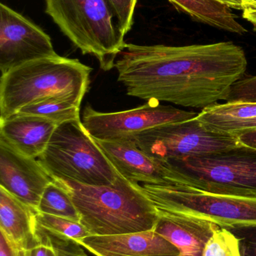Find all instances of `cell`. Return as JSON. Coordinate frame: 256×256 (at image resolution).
Returning <instances> with one entry per match:
<instances>
[{"label": "cell", "mask_w": 256, "mask_h": 256, "mask_svg": "<svg viewBox=\"0 0 256 256\" xmlns=\"http://www.w3.org/2000/svg\"><path fill=\"white\" fill-rule=\"evenodd\" d=\"M202 256H242L240 240L231 230L219 227L206 244Z\"/></svg>", "instance_id": "cell-22"}, {"label": "cell", "mask_w": 256, "mask_h": 256, "mask_svg": "<svg viewBox=\"0 0 256 256\" xmlns=\"http://www.w3.org/2000/svg\"><path fill=\"white\" fill-rule=\"evenodd\" d=\"M132 140L150 156L165 161L243 146L237 137L208 130L196 118L147 130Z\"/></svg>", "instance_id": "cell-8"}, {"label": "cell", "mask_w": 256, "mask_h": 256, "mask_svg": "<svg viewBox=\"0 0 256 256\" xmlns=\"http://www.w3.org/2000/svg\"><path fill=\"white\" fill-rule=\"evenodd\" d=\"M37 159L53 179L81 184L109 186L120 174L81 118L57 126Z\"/></svg>", "instance_id": "cell-5"}, {"label": "cell", "mask_w": 256, "mask_h": 256, "mask_svg": "<svg viewBox=\"0 0 256 256\" xmlns=\"http://www.w3.org/2000/svg\"><path fill=\"white\" fill-rule=\"evenodd\" d=\"M39 213L60 216L72 220H81V216L74 204L70 194L56 180H53L45 188L39 207Z\"/></svg>", "instance_id": "cell-21"}, {"label": "cell", "mask_w": 256, "mask_h": 256, "mask_svg": "<svg viewBox=\"0 0 256 256\" xmlns=\"http://www.w3.org/2000/svg\"><path fill=\"white\" fill-rule=\"evenodd\" d=\"M74 239L47 230L36 222L34 239L30 246L20 250V256H87Z\"/></svg>", "instance_id": "cell-19"}, {"label": "cell", "mask_w": 256, "mask_h": 256, "mask_svg": "<svg viewBox=\"0 0 256 256\" xmlns=\"http://www.w3.org/2000/svg\"><path fill=\"white\" fill-rule=\"evenodd\" d=\"M70 194L81 220L91 236H112L154 230L159 213L154 204L121 174L109 186H91L54 179Z\"/></svg>", "instance_id": "cell-2"}, {"label": "cell", "mask_w": 256, "mask_h": 256, "mask_svg": "<svg viewBox=\"0 0 256 256\" xmlns=\"http://www.w3.org/2000/svg\"><path fill=\"white\" fill-rule=\"evenodd\" d=\"M243 18L251 22L256 30V8H248L243 10Z\"/></svg>", "instance_id": "cell-30"}, {"label": "cell", "mask_w": 256, "mask_h": 256, "mask_svg": "<svg viewBox=\"0 0 256 256\" xmlns=\"http://www.w3.org/2000/svg\"><path fill=\"white\" fill-rule=\"evenodd\" d=\"M154 231L180 250L179 256H202L206 244L219 228L213 222L158 212Z\"/></svg>", "instance_id": "cell-15"}, {"label": "cell", "mask_w": 256, "mask_h": 256, "mask_svg": "<svg viewBox=\"0 0 256 256\" xmlns=\"http://www.w3.org/2000/svg\"><path fill=\"white\" fill-rule=\"evenodd\" d=\"M57 126L42 117L16 114L0 120V138L22 154L38 158L46 148Z\"/></svg>", "instance_id": "cell-14"}, {"label": "cell", "mask_w": 256, "mask_h": 256, "mask_svg": "<svg viewBox=\"0 0 256 256\" xmlns=\"http://www.w3.org/2000/svg\"><path fill=\"white\" fill-rule=\"evenodd\" d=\"M231 231L240 240L242 256H256V228H237Z\"/></svg>", "instance_id": "cell-26"}, {"label": "cell", "mask_w": 256, "mask_h": 256, "mask_svg": "<svg viewBox=\"0 0 256 256\" xmlns=\"http://www.w3.org/2000/svg\"><path fill=\"white\" fill-rule=\"evenodd\" d=\"M229 134L237 137L241 146L256 150V129L237 131Z\"/></svg>", "instance_id": "cell-27"}, {"label": "cell", "mask_w": 256, "mask_h": 256, "mask_svg": "<svg viewBox=\"0 0 256 256\" xmlns=\"http://www.w3.org/2000/svg\"><path fill=\"white\" fill-rule=\"evenodd\" d=\"M250 1L253 2L254 6L252 8H256V0H250Z\"/></svg>", "instance_id": "cell-31"}, {"label": "cell", "mask_w": 256, "mask_h": 256, "mask_svg": "<svg viewBox=\"0 0 256 256\" xmlns=\"http://www.w3.org/2000/svg\"><path fill=\"white\" fill-rule=\"evenodd\" d=\"M138 184L158 212L209 221L229 230L256 228V196L213 194L186 186Z\"/></svg>", "instance_id": "cell-6"}, {"label": "cell", "mask_w": 256, "mask_h": 256, "mask_svg": "<svg viewBox=\"0 0 256 256\" xmlns=\"http://www.w3.org/2000/svg\"><path fill=\"white\" fill-rule=\"evenodd\" d=\"M198 114L183 110L171 105L148 100L142 106L129 110L102 112L87 104L82 123L95 140L101 141L132 140L147 130L196 118Z\"/></svg>", "instance_id": "cell-9"}, {"label": "cell", "mask_w": 256, "mask_h": 256, "mask_svg": "<svg viewBox=\"0 0 256 256\" xmlns=\"http://www.w3.org/2000/svg\"><path fill=\"white\" fill-rule=\"evenodd\" d=\"M231 42L186 46L126 44L114 64L131 97L204 109L225 100L247 68Z\"/></svg>", "instance_id": "cell-1"}, {"label": "cell", "mask_w": 256, "mask_h": 256, "mask_svg": "<svg viewBox=\"0 0 256 256\" xmlns=\"http://www.w3.org/2000/svg\"><path fill=\"white\" fill-rule=\"evenodd\" d=\"M53 180L37 158L22 154L0 138L1 188L37 210L45 188Z\"/></svg>", "instance_id": "cell-12"}, {"label": "cell", "mask_w": 256, "mask_h": 256, "mask_svg": "<svg viewBox=\"0 0 256 256\" xmlns=\"http://www.w3.org/2000/svg\"><path fill=\"white\" fill-rule=\"evenodd\" d=\"M218 2L227 6L229 8L243 10L248 8L253 7L254 4L250 0H216Z\"/></svg>", "instance_id": "cell-29"}, {"label": "cell", "mask_w": 256, "mask_h": 256, "mask_svg": "<svg viewBox=\"0 0 256 256\" xmlns=\"http://www.w3.org/2000/svg\"><path fill=\"white\" fill-rule=\"evenodd\" d=\"M256 118V102L216 104L201 110L197 120L212 132L227 134L236 123Z\"/></svg>", "instance_id": "cell-18"}, {"label": "cell", "mask_w": 256, "mask_h": 256, "mask_svg": "<svg viewBox=\"0 0 256 256\" xmlns=\"http://www.w3.org/2000/svg\"><path fill=\"white\" fill-rule=\"evenodd\" d=\"M36 222L44 228L75 240H82L91 236L86 227L78 221L39 212L36 213Z\"/></svg>", "instance_id": "cell-23"}, {"label": "cell", "mask_w": 256, "mask_h": 256, "mask_svg": "<svg viewBox=\"0 0 256 256\" xmlns=\"http://www.w3.org/2000/svg\"><path fill=\"white\" fill-rule=\"evenodd\" d=\"M96 256H179L180 250L154 230L90 236L76 240Z\"/></svg>", "instance_id": "cell-13"}, {"label": "cell", "mask_w": 256, "mask_h": 256, "mask_svg": "<svg viewBox=\"0 0 256 256\" xmlns=\"http://www.w3.org/2000/svg\"><path fill=\"white\" fill-rule=\"evenodd\" d=\"M45 12L83 54L97 58L101 69L114 68L126 43L107 0H45Z\"/></svg>", "instance_id": "cell-4"}, {"label": "cell", "mask_w": 256, "mask_h": 256, "mask_svg": "<svg viewBox=\"0 0 256 256\" xmlns=\"http://www.w3.org/2000/svg\"><path fill=\"white\" fill-rule=\"evenodd\" d=\"M37 212L0 186V230L17 249H27L33 242Z\"/></svg>", "instance_id": "cell-16"}, {"label": "cell", "mask_w": 256, "mask_h": 256, "mask_svg": "<svg viewBox=\"0 0 256 256\" xmlns=\"http://www.w3.org/2000/svg\"><path fill=\"white\" fill-rule=\"evenodd\" d=\"M225 102L230 103L256 102V76L242 78L231 86Z\"/></svg>", "instance_id": "cell-24"}, {"label": "cell", "mask_w": 256, "mask_h": 256, "mask_svg": "<svg viewBox=\"0 0 256 256\" xmlns=\"http://www.w3.org/2000/svg\"><path fill=\"white\" fill-rule=\"evenodd\" d=\"M109 3L116 20L126 36L133 26L134 14L138 0H107Z\"/></svg>", "instance_id": "cell-25"}, {"label": "cell", "mask_w": 256, "mask_h": 256, "mask_svg": "<svg viewBox=\"0 0 256 256\" xmlns=\"http://www.w3.org/2000/svg\"><path fill=\"white\" fill-rule=\"evenodd\" d=\"M114 168L134 184L184 186V178L168 161L150 156L133 140L101 141L96 140Z\"/></svg>", "instance_id": "cell-11"}, {"label": "cell", "mask_w": 256, "mask_h": 256, "mask_svg": "<svg viewBox=\"0 0 256 256\" xmlns=\"http://www.w3.org/2000/svg\"><path fill=\"white\" fill-rule=\"evenodd\" d=\"M51 37L39 26L7 4L0 3V70L57 56Z\"/></svg>", "instance_id": "cell-10"}, {"label": "cell", "mask_w": 256, "mask_h": 256, "mask_svg": "<svg viewBox=\"0 0 256 256\" xmlns=\"http://www.w3.org/2000/svg\"><path fill=\"white\" fill-rule=\"evenodd\" d=\"M177 10L194 20L228 32L243 34L247 30L237 21L231 9L216 0H168Z\"/></svg>", "instance_id": "cell-17"}, {"label": "cell", "mask_w": 256, "mask_h": 256, "mask_svg": "<svg viewBox=\"0 0 256 256\" xmlns=\"http://www.w3.org/2000/svg\"></svg>", "instance_id": "cell-32"}, {"label": "cell", "mask_w": 256, "mask_h": 256, "mask_svg": "<svg viewBox=\"0 0 256 256\" xmlns=\"http://www.w3.org/2000/svg\"><path fill=\"white\" fill-rule=\"evenodd\" d=\"M0 256H20L19 250L15 248L3 233H0Z\"/></svg>", "instance_id": "cell-28"}, {"label": "cell", "mask_w": 256, "mask_h": 256, "mask_svg": "<svg viewBox=\"0 0 256 256\" xmlns=\"http://www.w3.org/2000/svg\"><path fill=\"white\" fill-rule=\"evenodd\" d=\"M186 188L213 194L256 196V150L240 146L168 160Z\"/></svg>", "instance_id": "cell-7"}, {"label": "cell", "mask_w": 256, "mask_h": 256, "mask_svg": "<svg viewBox=\"0 0 256 256\" xmlns=\"http://www.w3.org/2000/svg\"><path fill=\"white\" fill-rule=\"evenodd\" d=\"M81 102L69 96H53L23 108L17 114L36 116L51 120L57 126L80 120Z\"/></svg>", "instance_id": "cell-20"}, {"label": "cell", "mask_w": 256, "mask_h": 256, "mask_svg": "<svg viewBox=\"0 0 256 256\" xmlns=\"http://www.w3.org/2000/svg\"><path fill=\"white\" fill-rule=\"evenodd\" d=\"M91 72V68L79 60L59 55L12 69L0 79V120L53 96H69L82 102L90 87Z\"/></svg>", "instance_id": "cell-3"}]
</instances>
